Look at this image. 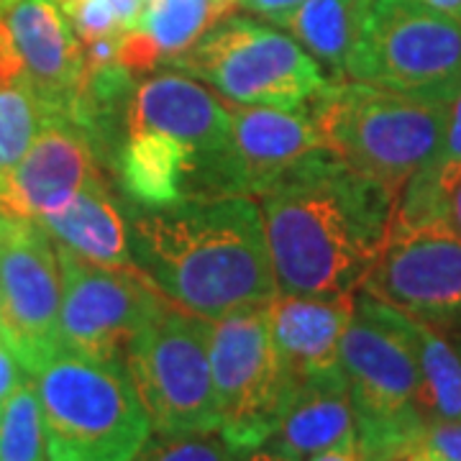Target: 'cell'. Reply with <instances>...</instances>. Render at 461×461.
<instances>
[{
  "instance_id": "cell-1",
  "label": "cell",
  "mask_w": 461,
  "mask_h": 461,
  "mask_svg": "<svg viewBox=\"0 0 461 461\" xmlns=\"http://www.w3.org/2000/svg\"><path fill=\"white\" fill-rule=\"evenodd\" d=\"M259 208L280 293L348 295L387 241L395 195L321 147L272 182Z\"/></svg>"
},
{
  "instance_id": "cell-2",
  "label": "cell",
  "mask_w": 461,
  "mask_h": 461,
  "mask_svg": "<svg viewBox=\"0 0 461 461\" xmlns=\"http://www.w3.org/2000/svg\"><path fill=\"white\" fill-rule=\"evenodd\" d=\"M136 269L185 313L218 321L280 295L262 208L249 195L141 208L129 223Z\"/></svg>"
},
{
  "instance_id": "cell-3",
  "label": "cell",
  "mask_w": 461,
  "mask_h": 461,
  "mask_svg": "<svg viewBox=\"0 0 461 461\" xmlns=\"http://www.w3.org/2000/svg\"><path fill=\"white\" fill-rule=\"evenodd\" d=\"M303 111L321 147L395 198L436 154L448 118V105L359 80H330Z\"/></svg>"
},
{
  "instance_id": "cell-4",
  "label": "cell",
  "mask_w": 461,
  "mask_h": 461,
  "mask_svg": "<svg viewBox=\"0 0 461 461\" xmlns=\"http://www.w3.org/2000/svg\"><path fill=\"white\" fill-rule=\"evenodd\" d=\"M47 461H133L151 423L123 362L57 351L36 375Z\"/></svg>"
},
{
  "instance_id": "cell-5",
  "label": "cell",
  "mask_w": 461,
  "mask_h": 461,
  "mask_svg": "<svg viewBox=\"0 0 461 461\" xmlns=\"http://www.w3.org/2000/svg\"><path fill=\"white\" fill-rule=\"evenodd\" d=\"M339 362L357 415V441L366 459L387 461L423 441L429 420L418 402L420 372L393 305L357 290Z\"/></svg>"
},
{
  "instance_id": "cell-6",
  "label": "cell",
  "mask_w": 461,
  "mask_h": 461,
  "mask_svg": "<svg viewBox=\"0 0 461 461\" xmlns=\"http://www.w3.org/2000/svg\"><path fill=\"white\" fill-rule=\"evenodd\" d=\"M172 65L233 103L282 111H303L330 83L293 36L241 16L215 21Z\"/></svg>"
},
{
  "instance_id": "cell-7",
  "label": "cell",
  "mask_w": 461,
  "mask_h": 461,
  "mask_svg": "<svg viewBox=\"0 0 461 461\" xmlns=\"http://www.w3.org/2000/svg\"><path fill=\"white\" fill-rule=\"evenodd\" d=\"M346 80L451 105L461 90V21L420 0H372Z\"/></svg>"
},
{
  "instance_id": "cell-8",
  "label": "cell",
  "mask_w": 461,
  "mask_h": 461,
  "mask_svg": "<svg viewBox=\"0 0 461 461\" xmlns=\"http://www.w3.org/2000/svg\"><path fill=\"white\" fill-rule=\"evenodd\" d=\"M208 323L167 303L129 346L123 364L151 433L218 430Z\"/></svg>"
},
{
  "instance_id": "cell-9",
  "label": "cell",
  "mask_w": 461,
  "mask_h": 461,
  "mask_svg": "<svg viewBox=\"0 0 461 461\" xmlns=\"http://www.w3.org/2000/svg\"><path fill=\"white\" fill-rule=\"evenodd\" d=\"M267 305L233 311L208 323L218 433L236 451L272 438L293 393V379L272 341Z\"/></svg>"
},
{
  "instance_id": "cell-10",
  "label": "cell",
  "mask_w": 461,
  "mask_h": 461,
  "mask_svg": "<svg viewBox=\"0 0 461 461\" xmlns=\"http://www.w3.org/2000/svg\"><path fill=\"white\" fill-rule=\"evenodd\" d=\"M57 257L62 269L59 348L87 359L123 362L133 339L169 300L133 264L90 262L59 244Z\"/></svg>"
},
{
  "instance_id": "cell-11",
  "label": "cell",
  "mask_w": 461,
  "mask_h": 461,
  "mask_svg": "<svg viewBox=\"0 0 461 461\" xmlns=\"http://www.w3.org/2000/svg\"><path fill=\"white\" fill-rule=\"evenodd\" d=\"M0 329L32 377L62 351V269L39 221L0 213Z\"/></svg>"
},
{
  "instance_id": "cell-12",
  "label": "cell",
  "mask_w": 461,
  "mask_h": 461,
  "mask_svg": "<svg viewBox=\"0 0 461 461\" xmlns=\"http://www.w3.org/2000/svg\"><path fill=\"white\" fill-rule=\"evenodd\" d=\"M364 293L446 333L461 323V236L446 221L390 223Z\"/></svg>"
},
{
  "instance_id": "cell-13",
  "label": "cell",
  "mask_w": 461,
  "mask_h": 461,
  "mask_svg": "<svg viewBox=\"0 0 461 461\" xmlns=\"http://www.w3.org/2000/svg\"><path fill=\"white\" fill-rule=\"evenodd\" d=\"M162 131L193 149L221 177L229 195H247V180L233 147L229 103L182 72H159L131 93L126 131Z\"/></svg>"
},
{
  "instance_id": "cell-14",
  "label": "cell",
  "mask_w": 461,
  "mask_h": 461,
  "mask_svg": "<svg viewBox=\"0 0 461 461\" xmlns=\"http://www.w3.org/2000/svg\"><path fill=\"white\" fill-rule=\"evenodd\" d=\"M100 180L105 175L90 136L69 118L41 115L32 147L0 177V213L39 221Z\"/></svg>"
},
{
  "instance_id": "cell-15",
  "label": "cell",
  "mask_w": 461,
  "mask_h": 461,
  "mask_svg": "<svg viewBox=\"0 0 461 461\" xmlns=\"http://www.w3.org/2000/svg\"><path fill=\"white\" fill-rule=\"evenodd\" d=\"M23 59V87L41 115H75L85 83V51L54 0H16L0 8Z\"/></svg>"
},
{
  "instance_id": "cell-16",
  "label": "cell",
  "mask_w": 461,
  "mask_h": 461,
  "mask_svg": "<svg viewBox=\"0 0 461 461\" xmlns=\"http://www.w3.org/2000/svg\"><path fill=\"white\" fill-rule=\"evenodd\" d=\"M123 193L141 208H165L180 200L226 198V187L193 149L162 131L129 129L115 151Z\"/></svg>"
},
{
  "instance_id": "cell-17",
  "label": "cell",
  "mask_w": 461,
  "mask_h": 461,
  "mask_svg": "<svg viewBox=\"0 0 461 461\" xmlns=\"http://www.w3.org/2000/svg\"><path fill=\"white\" fill-rule=\"evenodd\" d=\"M357 293L348 295H287L267 305L272 341L287 377L295 382L341 369V339L354 318Z\"/></svg>"
},
{
  "instance_id": "cell-18",
  "label": "cell",
  "mask_w": 461,
  "mask_h": 461,
  "mask_svg": "<svg viewBox=\"0 0 461 461\" xmlns=\"http://www.w3.org/2000/svg\"><path fill=\"white\" fill-rule=\"evenodd\" d=\"M233 147L247 180V195H262L290 167L321 149V139L305 111L269 105H230Z\"/></svg>"
},
{
  "instance_id": "cell-19",
  "label": "cell",
  "mask_w": 461,
  "mask_h": 461,
  "mask_svg": "<svg viewBox=\"0 0 461 461\" xmlns=\"http://www.w3.org/2000/svg\"><path fill=\"white\" fill-rule=\"evenodd\" d=\"M357 438V415L344 369L293 384L280 426L264 446L287 461H305Z\"/></svg>"
},
{
  "instance_id": "cell-20",
  "label": "cell",
  "mask_w": 461,
  "mask_h": 461,
  "mask_svg": "<svg viewBox=\"0 0 461 461\" xmlns=\"http://www.w3.org/2000/svg\"><path fill=\"white\" fill-rule=\"evenodd\" d=\"M59 247L77 257L111 267H131L129 223L111 198L108 182L100 180L83 187L54 213L39 218Z\"/></svg>"
},
{
  "instance_id": "cell-21",
  "label": "cell",
  "mask_w": 461,
  "mask_h": 461,
  "mask_svg": "<svg viewBox=\"0 0 461 461\" xmlns=\"http://www.w3.org/2000/svg\"><path fill=\"white\" fill-rule=\"evenodd\" d=\"M420 372V412L429 423H461V346L451 333L395 308Z\"/></svg>"
},
{
  "instance_id": "cell-22",
  "label": "cell",
  "mask_w": 461,
  "mask_h": 461,
  "mask_svg": "<svg viewBox=\"0 0 461 461\" xmlns=\"http://www.w3.org/2000/svg\"><path fill=\"white\" fill-rule=\"evenodd\" d=\"M369 5L372 0H305L280 26L329 69V80H346V65L359 44Z\"/></svg>"
},
{
  "instance_id": "cell-23",
  "label": "cell",
  "mask_w": 461,
  "mask_h": 461,
  "mask_svg": "<svg viewBox=\"0 0 461 461\" xmlns=\"http://www.w3.org/2000/svg\"><path fill=\"white\" fill-rule=\"evenodd\" d=\"M461 182V90L448 105L444 136L436 154L397 193L393 223L420 226L446 221L448 198Z\"/></svg>"
},
{
  "instance_id": "cell-24",
  "label": "cell",
  "mask_w": 461,
  "mask_h": 461,
  "mask_svg": "<svg viewBox=\"0 0 461 461\" xmlns=\"http://www.w3.org/2000/svg\"><path fill=\"white\" fill-rule=\"evenodd\" d=\"M213 23L211 0H151L131 29L147 33L162 62H175Z\"/></svg>"
},
{
  "instance_id": "cell-25",
  "label": "cell",
  "mask_w": 461,
  "mask_h": 461,
  "mask_svg": "<svg viewBox=\"0 0 461 461\" xmlns=\"http://www.w3.org/2000/svg\"><path fill=\"white\" fill-rule=\"evenodd\" d=\"M0 459L47 461V436L41 405L32 377L3 402L0 411Z\"/></svg>"
},
{
  "instance_id": "cell-26",
  "label": "cell",
  "mask_w": 461,
  "mask_h": 461,
  "mask_svg": "<svg viewBox=\"0 0 461 461\" xmlns=\"http://www.w3.org/2000/svg\"><path fill=\"white\" fill-rule=\"evenodd\" d=\"M39 123H41V113L23 83L3 87L0 93V177H5L18 165V159L26 154V149L32 147Z\"/></svg>"
},
{
  "instance_id": "cell-27",
  "label": "cell",
  "mask_w": 461,
  "mask_h": 461,
  "mask_svg": "<svg viewBox=\"0 0 461 461\" xmlns=\"http://www.w3.org/2000/svg\"><path fill=\"white\" fill-rule=\"evenodd\" d=\"M236 448L218 430L151 433L133 461H233Z\"/></svg>"
},
{
  "instance_id": "cell-28",
  "label": "cell",
  "mask_w": 461,
  "mask_h": 461,
  "mask_svg": "<svg viewBox=\"0 0 461 461\" xmlns=\"http://www.w3.org/2000/svg\"><path fill=\"white\" fill-rule=\"evenodd\" d=\"M23 80V59L16 47V39L11 33V26L0 11V90L11 87Z\"/></svg>"
},
{
  "instance_id": "cell-29",
  "label": "cell",
  "mask_w": 461,
  "mask_h": 461,
  "mask_svg": "<svg viewBox=\"0 0 461 461\" xmlns=\"http://www.w3.org/2000/svg\"><path fill=\"white\" fill-rule=\"evenodd\" d=\"M26 379H29V375H26L23 364L18 362L14 346L0 329V405L14 395Z\"/></svg>"
},
{
  "instance_id": "cell-30",
  "label": "cell",
  "mask_w": 461,
  "mask_h": 461,
  "mask_svg": "<svg viewBox=\"0 0 461 461\" xmlns=\"http://www.w3.org/2000/svg\"><path fill=\"white\" fill-rule=\"evenodd\" d=\"M423 444L448 461H461V423H429Z\"/></svg>"
},
{
  "instance_id": "cell-31",
  "label": "cell",
  "mask_w": 461,
  "mask_h": 461,
  "mask_svg": "<svg viewBox=\"0 0 461 461\" xmlns=\"http://www.w3.org/2000/svg\"><path fill=\"white\" fill-rule=\"evenodd\" d=\"M303 3L305 0H236V8L249 11V14H257V16L267 18V21L280 26L282 21L287 16H293Z\"/></svg>"
},
{
  "instance_id": "cell-32",
  "label": "cell",
  "mask_w": 461,
  "mask_h": 461,
  "mask_svg": "<svg viewBox=\"0 0 461 461\" xmlns=\"http://www.w3.org/2000/svg\"><path fill=\"white\" fill-rule=\"evenodd\" d=\"M305 461H369L366 459V454H364L362 444L357 441V438H351V441H344V444L333 446V448H326V451H321V454H315L311 459Z\"/></svg>"
},
{
  "instance_id": "cell-33",
  "label": "cell",
  "mask_w": 461,
  "mask_h": 461,
  "mask_svg": "<svg viewBox=\"0 0 461 461\" xmlns=\"http://www.w3.org/2000/svg\"><path fill=\"white\" fill-rule=\"evenodd\" d=\"M387 461H448V459L441 456L438 451H433V448L423 444V441H418V444H412L408 446V448H402V451H397L395 456H390Z\"/></svg>"
},
{
  "instance_id": "cell-34",
  "label": "cell",
  "mask_w": 461,
  "mask_h": 461,
  "mask_svg": "<svg viewBox=\"0 0 461 461\" xmlns=\"http://www.w3.org/2000/svg\"><path fill=\"white\" fill-rule=\"evenodd\" d=\"M233 461H287L280 456L277 451H272L269 446H257V448H249V451H236Z\"/></svg>"
},
{
  "instance_id": "cell-35",
  "label": "cell",
  "mask_w": 461,
  "mask_h": 461,
  "mask_svg": "<svg viewBox=\"0 0 461 461\" xmlns=\"http://www.w3.org/2000/svg\"><path fill=\"white\" fill-rule=\"evenodd\" d=\"M446 223L461 236V182L454 187L451 198H448V211H446Z\"/></svg>"
},
{
  "instance_id": "cell-36",
  "label": "cell",
  "mask_w": 461,
  "mask_h": 461,
  "mask_svg": "<svg viewBox=\"0 0 461 461\" xmlns=\"http://www.w3.org/2000/svg\"><path fill=\"white\" fill-rule=\"evenodd\" d=\"M420 3H426L433 11H441L446 16L461 21V0H420Z\"/></svg>"
},
{
  "instance_id": "cell-37",
  "label": "cell",
  "mask_w": 461,
  "mask_h": 461,
  "mask_svg": "<svg viewBox=\"0 0 461 461\" xmlns=\"http://www.w3.org/2000/svg\"><path fill=\"white\" fill-rule=\"evenodd\" d=\"M236 8V0H211V14H213V21H221V18L230 16V11Z\"/></svg>"
},
{
  "instance_id": "cell-38",
  "label": "cell",
  "mask_w": 461,
  "mask_h": 461,
  "mask_svg": "<svg viewBox=\"0 0 461 461\" xmlns=\"http://www.w3.org/2000/svg\"><path fill=\"white\" fill-rule=\"evenodd\" d=\"M448 333H451V336H454V341H456V344L461 346V323L454 330H448Z\"/></svg>"
},
{
  "instance_id": "cell-39",
  "label": "cell",
  "mask_w": 461,
  "mask_h": 461,
  "mask_svg": "<svg viewBox=\"0 0 461 461\" xmlns=\"http://www.w3.org/2000/svg\"><path fill=\"white\" fill-rule=\"evenodd\" d=\"M11 3H16V0H0V8H5V5H11Z\"/></svg>"
},
{
  "instance_id": "cell-40",
  "label": "cell",
  "mask_w": 461,
  "mask_h": 461,
  "mask_svg": "<svg viewBox=\"0 0 461 461\" xmlns=\"http://www.w3.org/2000/svg\"><path fill=\"white\" fill-rule=\"evenodd\" d=\"M147 3H151V0H141V5H147Z\"/></svg>"
},
{
  "instance_id": "cell-41",
  "label": "cell",
  "mask_w": 461,
  "mask_h": 461,
  "mask_svg": "<svg viewBox=\"0 0 461 461\" xmlns=\"http://www.w3.org/2000/svg\"><path fill=\"white\" fill-rule=\"evenodd\" d=\"M0 308H3V303H0Z\"/></svg>"
},
{
  "instance_id": "cell-42",
  "label": "cell",
  "mask_w": 461,
  "mask_h": 461,
  "mask_svg": "<svg viewBox=\"0 0 461 461\" xmlns=\"http://www.w3.org/2000/svg\"><path fill=\"white\" fill-rule=\"evenodd\" d=\"M0 411H3V405H0Z\"/></svg>"
},
{
  "instance_id": "cell-43",
  "label": "cell",
  "mask_w": 461,
  "mask_h": 461,
  "mask_svg": "<svg viewBox=\"0 0 461 461\" xmlns=\"http://www.w3.org/2000/svg\"><path fill=\"white\" fill-rule=\"evenodd\" d=\"M451 339H454V336H451Z\"/></svg>"
},
{
  "instance_id": "cell-44",
  "label": "cell",
  "mask_w": 461,
  "mask_h": 461,
  "mask_svg": "<svg viewBox=\"0 0 461 461\" xmlns=\"http://www.w3.org/2000/svg\"><path fill=\"white\" fill-rule=\"evenodd\" d=\"M0 461H3V459H0Z\"/></svg>"
}]
</instances>
